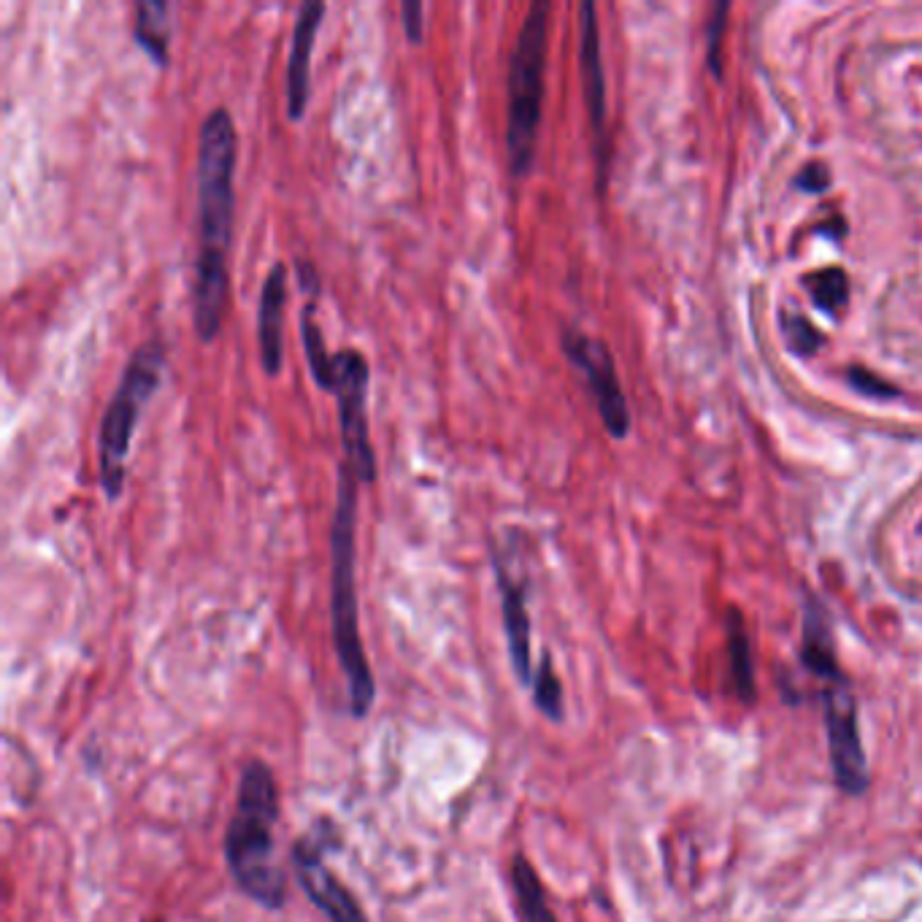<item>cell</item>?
Returning a JSON list of instances; mask_svg holds the SVG:
<instances>
[{
	"instance_id": "cell-1",
	"label": "cell",
	"mask_w": 922,
	"mask_h": 922,
	"mask_svg": "<svg viewBox=\"0 0 922 922\" xmlns=\"http://www.w3.org/2000/svg\"><path fill=\"white\" fill-rule=\"evenodd\" d=\"M239 130L233 114L217 106L198 130L195 187H198V252L193 282V328L204 344L215 341L228 311V252L235 215Z\"/></svg>"
},
{
	"instance_id": "cell-2",
	"label": "cell",
	"mask_w": 922,
	"mask_h": 922,
	"mask_svg": "<svg viewBox=\"0 0 922 922\" xmlns=\"http://www.w3.org/2000/svg\"><path fill=\"white\" fill-rule=\"evenodd\" d=\"M358 487L360 479L347 463L339 469L336 512L330 525V628L341 671L347 677L352 717L363 720L376 699L374 671L360 636L358 608Z\"/></svg>"
},
{
	"instance_id": "cell-3",
	"label": "cell",
	"mask_w": 922,
	"mask_h": 922,
	"mask_svg": "<svg viewBox=\"0 0 922 922\" xmlns=\"http://www.w3.org/2000/svg\"><path fill=\"white\" fill-rule=\"evenodd\" d=\"M279 823V790L274 771L250 760L241 771L235 812L224 831V860L244 896L265 909L285 907L287 879L276 858L274 827Z\"/></svg>"
},
{
	"instance_id": "cell-4",
	"label": "cell",
	"mask_w": 922,
	"mask_h": 922,
	"mask_svg": "<svg viewBox=\"0 0 922 922\" xmlns=\"http://www.w3.org/2000/svg\"><path fill=\"white\" fill-rule=\"evenodd\" d=\"M317 304L309 298L300 315V336H304L306 360L315 382L328 393H333L339 406L341 444H344V463L354 471L360 484L376 482V452L369 433V360L358 350L328 352L325 333L317 325Z\"/></svg>"
},
{
	"instance_id": "cell-5",
	"label": "cell",
	"mask_w": 922,
	"mask_h": 922,
	"mask_svg": "<svg viewBox=\"0 0 922 922\" xmlns=\"http://www.w3.org/2000/svg\"><path fill=\"white\" fill-rule=\"evenodd\" d=\"M549 14H552V6L547 0H536L519 25L512 50L506 146H509L514 176H528L536 163L549 55Z\"/></svg>"
},
{
	"instance_id": "cell-6",
	"label": "cell",
	"mask_w": 922,
	"mask_h": 922,
	"mask_svg": "<svg viewBox=\"0 0 922 922\" xmlns=\"http://www.w3.org/2000/svg\"><path fill=\"white\" fill-rule=\"evenodd\" d=\"M165 347L157 339L135 347L128 358L122 380L106 406L100 419L98 436V469L100 487L106 498L117 501L125 490V465L130 444H133L135 425H139L144 406L155 398L165 374Z\"/></svg>"
},
{
	"instance_id": "cell-7",
	"label": "cell",
	"mask_w": 922,
	"mask_h": 922,
	"mask_svg": "<svg viewBox=\"0 0 922 922\" xmlns=\"http://www.w3.org/2000/svg\"><path fill=\"white\" fill-rule=\"evenodd\" d=\"M566 358L582 371L590 393H593L595 406H599L601 422L606 425L614 439H625L630 430V411L625 400L623 384H619L617 365H614L612 352L606 350L604 341L590 339L588 333L577 328H566L560 336Z\"/></svg>"
},
{
	"instance_id": "cell-8",
	"label": "cell",
	"mask_w": 922,
	"mask_h": 922,
	"mask_svg": "<svg viewBox=\"0 0 922 922\" xmlns=\"http://www.w3.org/2000/svg\"><path fill=\"white\" fill-rule=\"evenodd\" d=\"M823 699L833 777L844 793L860 795L868 788V764L858 725V703L844 679L827 684Z\"/></svg>"
},
{
	"instance_id": "cell-9",
	"label": "cell",
	"mask_w": 922,
	"mask_h": 922,
	"mask_svg": "<svg viewBox=\"0 0 922 922\" xmlns=\"http://www.w3.org/2000/svg\"><path fill=\"white\" fill-rule=\"evenodd\" d=\"M328 836L330 833H311L295 844L293 866L300 888L328 922H369L352 890L325 863V849H328L325 838Z\"/></svg>"
},
{
	"instance_id": "cell-10",
	"label": "cell",
	"mask_w": 922,
	"mask_h": 922,
	"mask_svg": "<svg viewBox=\"0 0 922 922\" xmlns=\"http://www.w3.org/2000/svg\"><path fill=\"white\" fill-rule=\"evenodd\" d=\"M325 14H328V6L319 3V0H309V3L300 6L298 20H295L285 74V103L287 117L293 122L304 120L306 109H309L311 57H315V41Z\"/></svg>"
},
{
	"instance_id": "cell-11",
	"label": "cell",
	"mask_w": 922,
	"mask_h": 922,
	"mask_svg": "<svg viewBox=\"0 0 922 922\" xmlns=\"http://www.w3.org/2000/svg\"><path fill=\"white\" fill-rule=\"evenodd\" d=\"M287 265L274 263L265 274L257 300V352L265 376H279L285 365Z\"/></svg>"
},
{
	"instance_id": "cell-12",
	"label": "cell",
	"mask_w": 922,
	"mask_h": 922,
	"mask_svg": "<svg viewBox=\"0 0 922 922\" xmlns=\"http://www.w3.org/2000/svg\"><path fill=\"white\" fill-rule=\"evenodd\" d=\"M579 65H582V92L588 103L590 125H593L595 139H599L601 171H604L606 157V74L604 55H601V31L595 6H582V33H579Z\"/></svg>"
},
{
	"instance_id": "cell-13",
	"label": "cell",
	"mask_w": 922,
	"mask_h": 922,
	"mask_svg": "<svg viewBox=\"0 0 922 922\" xmlns=\"http://www.w3.org/2000/svg\"><path fill=\"white\" fill-rule=\"evenodd\" d=\"M495 582L501 593V614H504L506 644H509L512 668L519 684L530 688L534 682V660H530V614L528 593L517 577H512L504 560L495 558Z\"/></svg>"
},
{
	"instance_id": "cell-14",
	"label": "cell",
	"mask_w": 922,
	"mask_h": 922,
	"mask_svg": "<svg viewBox=\"0 0 922 922\" xmlns=\"http://www.w3.org/2000/svg\"><path fill=\"white\" fill-rule=\"evenodd\" d=\"M803 666L814 673V677L825 679L827 684L838 682L836 663V647H833V630L827 625L825 612L817 604H809L806 619H803V647H801Z\"/></svg>"
},
{
	"instance_id": "cell-15",
	"label": "cell",
	"mask_w": 922,
	"mask_h": 922,
	"mask_svg": "<svg viewBox=\"0 0 922 922\" xmlns=\"http://www.w3.org/2000/svg\"><path fill=\"white\" fill-rule=\"evenodd\" d=\"M133 39L160 68L171 57V6L160 0H139L133 9Z\"/></svg>"
},
{
	"instance_id": "cell-16",
	"label": "cell",
	"mask_w": 922,
	"mask_h": 922,
	"mask_svg": "<svg viewBox=\"0 0 922 922\" xmlns=\"http://www.w3.org/2000/svg\"><path fill=\"white\" fill-rule=\"evenodd\" d=\"M725 636H728V658H731V679L736 684V693L742 701H755V671H753V649H749L747 625L742 614L731 608L725 619Z\"/></svg>"
},
{
	"instance_id": "cell-17",
	"label": "cell",
	"mask_w": 922,
	"mask_h": 922,
	"mask_svg": "<svg viewBox=\"0 0 922 922\" xmlns=\"http://www.w3.org/2000/svg\"><path fill=\"white\" fill-rule=\"evenodd\" d=\"M512 885L514 896H517L519 914H523L525 922H558L547 901L539 874L534 871V866L523 855H517L512 863Z\"/></svg>"
},
{
	"instance_id": "cell-18",
	"label": "cell",
	"mask_w": 922,
	"mask_h": 922,
	"mask_svg": "<svg viewBox=\"0 0 922 922\" xmlns=\"http://www.w3.org/2000/svg\"><path fill=\"white\" fill-rule=\"evenodd\" d=\"M809 289V295L814 298V304L820 309L833 315V311H842L849 300V279L842 268H823L817 274L806 276L803 282Z\"/></svg>"
},
{
	"instance_id": "cell-19",
	"label": "cell",
	"mask_w": 922,
	"mask_h": 922,
	"mask_svg": "<svg viewBox=\"0 0 922 922\" xmlns=\"http://www.w3.org/2000/svg\"><path fill=\"white\" fill-rule=\"evenodd\" d=\"M530 690H534V701L544 717L552 720V723H560V720H563V688H560V679L558 673H555L549 655H544L541 666L534 671Z\"/></svg>"
},
{
	"instance_id": "cell-20",
	"label": "cell",
	"mask_w": 922,
	"mask_h": 922,
	"mask_svg": "<svg viewBox=\"0 0 922 922\" xmlns=\"http://www.w3.org/2000/svg\"><path fill=\"white\" fill-rule=\"evenodd\" d=\"M788 339L790 347H793L798 354H814L820 350V344H823V336H820L801 315H793L788 319Z\"/></svg>"
},
{
	"instance_id": "cell-21",
	"label": "cell",
	"mask_w": 922,
	"mask_h": 922,
	"mask_svg": "<svg viewBox=\"0 0 922 922\" xmlns=\"http://www.w3.org/2000/svg\"><path fill=\"white\" fill-rule=\"evenodd\" d=\"M849 382L855 384V389H860V393H866V395H877V398H896L898 395V389L892 387V384L879 380L877 374H871V371H866V369L849 371Z\"/></svg>"
},
{
	"instance_id": "cell-22",
	"label": "cell",
	"mask_w": 922,
	"mask_h": 922,
	"mask_svg": "<svg viewBox=\"0 0 922 922\" xmlns=\"http://www.w3.org/2000/svg\"><path fill=\"white\" fill-rule=\"evenodd\" d=\"M725 17H728V6H725V3L714 6V17H712V20H709V31H706V39H709V65H712L714 74H720V41H723Z\"/></svg>"
},
{
	"instance_id": "cell-23",
	"label": "cell",
	"mask_w": 922,
	"mask_h": 922,
	"mask_svg": "<svg viewBox=\"0 0 922 922\" xmlns=\"http://www.w3.org/2000/svg\"><path fill=\"white\" fill-rule=\"evenodd\" d=\"M422 14L425 6L419 3V0H404V3H400V22H404V33L406 39H409V44H422Z\"/></svg>"
},
{
	"instance_id": "cell-24",
	"label": "cell",
	"mask_w": 922,
	"mask_h": 922,
	"mask_svg": "<svg viewBox=\"0 0 922 922\" xmlns=\"http://www.w3.org/2000/svg\"><path fill=\"white\" fill-rule=\"evenodd\" d=\"M295 271H298L300 289H304L311 300H317V295L322 293V282H319L317 265L311 263V260H298V263H295Z\"/></svg>"
},
{
	"instance_id": "cell-25",
	"label": "cell",
	"mask_w": 922,
	"mask_h": 922,
	"mask_svg": "<svg viewBox=\"0 0 922 922\" xmlns=\"http://www.w3.org/2000/svg\"><path fill=\"white\" fill-rule=\"evenodd\" d=\"M827 168L823 163H812L806 165V168L801 171V176H798V187H803V190L809 193H823L827 187Z\"/></svg>"
}]
</instances>
